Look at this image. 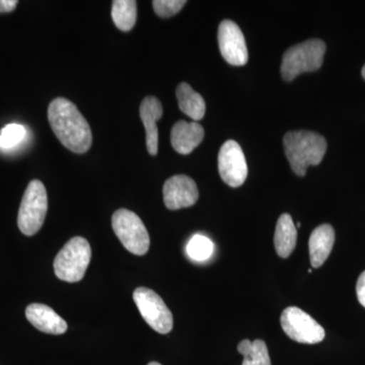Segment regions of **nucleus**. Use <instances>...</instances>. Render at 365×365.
Masks as SVG:
<instances>
[{
	"instance_id": "nucleus-1",
	"label": "nucleus",
	"mask_w": 365,
	"mask_h": 365,
	"mask_svg": "<svg viewBox=\"0 0 365 365\" xmlns=\"http://www.w3.org/2000/svg\"><path fill=\"white\" fill-rule=\"evenodd\" d=\"M48 121L55 135L67 150L85 153L93 143L91 127L78 107L64 98H57L48 108Z\"/></svg>"
},
{
	"instance_id": "nucleus-2",
	"label": "nucleus",
	"mask_w": 365,
	"mask_h": 365,
	"mask_svg": "<svg viewBox=\"0 0 365 365\" xmlns=\"http://www.w3.org/2000/svg\"><path fill=\"white\" fill-rule=\"evenodd\" d=\"M285 155L297 176L304 177L309 165H318L327 151V141L312 131H290L283 138Z\"/></svg>"
},
{
	"instance_id": "nucleus-3",
	"label": "nucleus",
	"mask_w": 365,
	"mask_h": 365,
	"mask_svg": "<svg viewBox=\"0 0 365 365\" xmlns=\"http://www.w3.org/2000/svg\"><path fill=\"white\" fill-rule=\"evenodd\" d=\"M326 44L322 40L312 39L292 46L283 55L281 74L287 81H294L304 72L318 71L323 64Z\"/></svg>"
},
{
	"instance_id": "nucleus-4",
	"label": "nucleus",
	"mask_w": 365,
	"mask_h": 365,
	"mask_svg": "<svg viewBox=\"0 0 365 365\" xmlns=\"http://www.w3.org/2000/svg\"><path fill=\"white\" fill-rule=\"evenodd\" d=\"M91 258V250L88 242L85 237H73L55 258V274L60 280L78 282L85 276Z\"/></svg>"
},
{
	"instance_id": "nucleus-5",
	"label": "nucleus",
	"mask_w": 365,
	"mask_h": 365,
	"mask_svg": "<svg viewBox=\"0 0 365 365\" xmlns=\"http://www.w3.org/2000/svg\"><path fill=\"white\" fill-rule=\"evenodd\" d=\"M48 211V197L44 184L34 180L26 187L20 210L18 225L21 232L26 235L37 234L43 227Z\"/></svg>"
},
{
	"instance_id": "nucleus-6",
	"label": "nucleus",
	"mask_w": 365,
	"mask_h": 365,
	"mask_svg": "<svg viewBox=\"0 0 365 365\" xmlns=\"http://www.w3.org/2000/svg\"><path fill=\"white\" fill-rule=\"evenodd\" d=\"M112 227L127 251L143 256L150 246V235L138 215L127 209H119L112 216Z\"/></svg>"
},
{
	"instance_id": "nucleus-7",
	"label": "nucleus",
	"mask_w": 365,
	"mask_h": 365,
	"mask_svg": "<svg viewBox=\"0 0 365 365\" xmlns=\"http://www.w3.org/2000/svg\"><path fill=\"white\" fill-rule=\"evenodd\" d=\"M280 323L284 333L295 342L317 344L325 339V329L299 307L285 309L281 314Z\"/></svg>"
},
{
	"instance_id": "nucleus-8",
	"label": "nucleus",
	"mask_w": 365,
	"mask_h": 365,
	"mask_svg": "<svg viewBox=\"0 0 365 365\" xmlns=\"http://www.w3.org/2000/svg\"><path fill=\"white\" fill-rule=\"evenodd\" d=\"M137 309L144 321L158 333L168 334L174 326V319L169 307L158 294L146 287H139L133 294Z\"/></svg>"
},
{
	"instance_id": "nucleus-9",
	"label": "nucleus",
	"mask_w": 365,
	"mask_h": 365,
	"mask_svg": "<svg viewBox=\"0 0 365 365\" xmlns=\"http://www.w3.org/2000/svg\"><path fill=\"white\" fill-rule=\"evenodd\" d=\"M218 172L225 184L232 188L242 186L248 177V165L240 144L235 140L223 143L218 153Z\"/></svg>"
},
{
	"instance_id": "nucleus-10",
	"label": "nucleus",
	"mask_w": 365,
	"mask_h": 365,
	"mask_svg": "<svg viewBox=\"0 0 365 365\" xmlns=\"http://www.w3.org/2000/svg\"><path fill=\"white\" fill-rule=\"evenodd\" d=\"M218 45L227 63L242 66L248 62V48L244 34L234 21L225 20L218 26Z\"/></svg>"
},
{
	"instance_id": "nucleus-11",
	"label": "nucleus",
	"mask_w": 365,
	"mask_h": 365,
	"mask_svg": "<svg viewBox=\"0 0 365 365\" xmlns=\"http://www.w3.org/2000/svg\"><path fill=\"white\" fill-rule=\"evenodd\" d=\"M163 202L170 210L191 207L199 198L196 182L186 175L170 177L163 185Z\"/></svg>"
},
{
	"instance_id": "nucleus-12",
	"label": "nucleus",
	"mask_w": 365,
	"mask_h": 365,
	"mask_svg": "<svg viewBox=\"0 0 365 365\" xmlns=\"http://www.w3.org/2000/svg\"><path fill=\"white\" fill-rule=\"evenodd\" d=\"M28 321L36 329L52 335H61L67 331V324L51 307L42 304H30L26 309Z\"/></svg>"
},
{
	"instance_id": "nucleus-13",
	"label": "nucleus",
	"mask_w": 365,
	"mask_h": 365,
	"mask_svg": "<svg viewBox=\"0 0 365 365\" xmlns=\"http://www.w3.org/2000/svg\"><path fill=\"white\" fill-rule=\"evenodd\" d=\"M204 129L197 122L179 121L173 126L170 143L177 153L189 155L202 143Z\"/></svg>"
},
{
	"instance_id": "nucleus-14",
	"label": "nucleus",
	"mask_w": 365,
	"mask_h": 365,
	"mask_svg": "<svg viewBox=\"0 0 365 365\" xmlns=\"http://www.w3.org/2000/svg\"><path fill=\"white\" fill-rule=\"evenodd\" d=\"M163 106L158 98L146 97L140 105V118L146 132V148L151 155L158 150V129L157 122L163 116Z\"/></svg>"
},
{
	"instance_id": "nucleus-15",
	"label": "nucleus",
	"mask_w": 365,
	"mask_h": 365,
	"mask_svg": "<svg viewBox=\"0 0 365 365\" xmlns=\"http://www.w3.org/2000/svg\"><path fill=\"white\" fill-rule=\"evenodd\" d=\"M335 244V230L325 223L314 228L309 237V259L314 268H319L327 261Z\"/></svg>"
},
{
	"instance_id": "nucleus-16",
	"label": "nucleus",
	"mask_w": 365,
	"mask_h": 365,
	"mask_svg": "<svg viewBox=\"0 0 365 365\" xmlns=\"http://www.w3.org/2000/svg\"><path fill=\"white\" fill-rule=\"evenodd\" d=\"M297 241V230L292 216L284 213L276 225L274 246L281 258L287 259L294 251Z\"/></svg>"
},
{
	"instance_id": "nucleus-17",
	"label": "nucleus",
	"mask_w": 365,
	"mask_h": 365,
	"mask_svg": "<svg viewBox=\"0 0 365 365\" xmlns=\"http://www.w3.org/2000/svg\"><path fill=\"white\" fill-rule=\"evenodd\" d=\"M176 95L178 104L181 111L194 120V122L203 119L205 115V101L188 83H182L178 86Z\"/></svg>"
},
{
	"instance_id": "nucleus-18",
	"label": "nucleus",
	"mask_w": 365,
	"mask_h": 365,
	"mask_svg": "<svg viewBox=\"0 0 365 365\" xmlns=\"http://www.w3.org/2000/svg\"><path fill=\"white\" fill-rule=\"evenodd\" d=\"M112 19L119 30L128 32L135 26L137 2L134 0H115L112 4Z\"/></svg>"
},
{
	"instance_id": "nucleus-19",
	"label": "nucleus",
	"mask_w": 365,
	"mask_h": 365,
	"mask_svg": "<svg viewBox=\"0 0 365 365\" xmlns=\"http://www.w3.org/2000/svg\"><path fill=\"white\" fill-rule=\"evenodd\" d=\"M237 351L244 356L242 365H271L267 345L263 340H242Z\"/></svg>"
},
{
	"instance_id": "nucleus-20",
	"label": "nucleus",
	"mask_w": 365,
	"mask_h": 365,
	"mask_svg": "<svg viewBox=\"0 0 365 365\" xmlns=\"http://www.w3.org/2000/svg\"><path fill=\"white\" fill-rule=\"evenodd\" d=\"M215 250V245L202 235H195L190 240L187 245V254L193 260L202 262L210 258Z\"/></svg>"
},
{
	"instance_id": "nucleus-21",
	"label": "nucleus",
	"mask_w": 365,
	"mask_h": 365,
	"mask_svg": "<svg viewBox=\"0 0 365 365\" xmlns=\"http://www.w3.org/2000/svg\"><path fill=\"white\" fill-rule=\"evenodd\" d=\"M26 128L20 124H9L0 131V148L11 150L25 139Z\"/></svg>"
},
{
	"instance_id": "nucleus-22",
	"label": "nucleus",
	"mask_w": 365,
	"mask_h": 365,
	"mask_svg": "<svg viewBox=\"0 0 365 365\" xmlns=\"http://www.w3.org/2000/svg\"><path fill=\"white\" fill-rule=\"evenodd\" d=\"M185 4V0H155L153 2L155 14L163 19L174 16L181 11Z\"/></svg>"
},
{
	"instance_id": "nucleus-23",
	"label": "nucleus",
	"mask_w": 365,
	"mask_h": 365,
	"mask_svg": "<svg viewBox=\"0 0 365 365\" xmlns=\"http://www.w3.org/2000/svg\"><path fill=\"white\" fill-rule=\"evenodd\" d=\"M356 294L361 306L365 307V271L359 276L356 284Z\"/></svg>"
},
{
	"instance_id": "nucleus-24",
	"label": "nucleus",
	"mask_w": 365,
	"mask_h": 365,
	"mask_svg": "<svg viewBox=\"0 0 365 365\" xmlns=\"http://www.w3.org/2000/svg\"><path fill=\"white\" fill-rule=\"evenodd\" d=\"M18 4L16 0H0V13H11Z\"/></svg>"
},
{
	"instance_id": "nucleus-25",
	"label": "nucleus",
	"mask_w": 365,
	"mask_h": 365,
	"mask_svg": "<svg viewBox=\"0 0 365 365\" xmlns=\"http://www.w3.org/2000/svg\"><path fill=\"white\" fill-rule=\"evenodd\" d=\"M148 365H162V364H158V362L153 361V362H150V364H148Z\"/></svg>"
},
{
	"instance_id": "nucleus-26",
	"label": "nucleus",
	"mask_w": 365,
	"mask_h": 365,
	"mask_svg": "<svg viewBox=\"0 0 365 365\" xmlns=\"http://www.w3.org/2000/svg\"><path fill=\"white\" fill-rule=\"evenodd\" d=\"M362 76H364V78L365 79V66H364V68H362Z\"/></svg>"
}]
</instances>
